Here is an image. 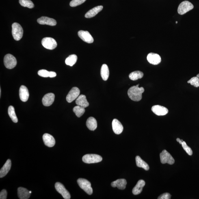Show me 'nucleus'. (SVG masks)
Wrapping results in <instances>:
<instances>
[{
    "label": "nucleus",
    "instance_id": "nucleus-1",
    "mask_svg": "<svg viewBox=\"0 0 199 199\" xmlns=\"http://www.w3.org/2000/svg\"><path fill=\"white\" fill-rule=\"evenodd\" d=\"M139 84L130 87L128 89V94L129 97L132 100L139 101L142 99V94L144 92V87H139Z\"/></svg>",
    "mask_w": 199,
    "mask_h": 199
},
{
    "label": "nucleus",
    "instance_id": "nucleus-2",
    "mask_svg": "<svg viewBox=\"0 0 199 199\" xmlns=\"http://www.w3.org/2000/svg\"><path fill=\"white\" fill-rule=\"evenodd\" d=\"M23 29L21 25L17 23H13L12 25V34L14 39L19 41L23 36Z\"/></svg>",
    "mask_w": 199,
    "mask_h": 199
},
{
    "label": "nucleus",
    "instance_id": "nucleus-3",
    "mask_svg": "<svg viewBox=\"0 0 199 199\" xmlns=\"http://www.w3.org/2000/svg\"><path fill=\"white\" fill-rule=\"evenodd\" d=\"M79 187L89 195H92L93 189L91 183L88 180L84 178H79L77 180Z\"/></svg>",
    "mask_w": 199,
    "mask_h": 199
},
{
    "label": "nucleus",
    "instance_id": "nucleus-4",
    "mask_svg": "<svg viewBox=\"0 0 199 199\" xmlns=\"http://www.w3.org/2000/svg\"><path fill=\"white\" fill-rule=\"evenodd\" d=\"M194 5L189 1H184L180 4L178 7L177 12L180 15H183L192 10Z\"/></svg>",
    "mask_w": 199,
    "mask_h": 199
},
{
    "label": "nucleus",
    "instance_id": "nucleus-5",
    "mask_svg": "<svg viewBox=\"0 0 199 199\" xmlns=\"http://www.w3.org/2000/svg\"><path fill=\"white\" fill-rule=\"evenodd\" d=\"M4 64L7 68L12 69L16 66V59L13 55L10 54H7L4 58Z\"/></svg>",
    "mask_w": 199,
    "mask_h": 199
},
{
    "label": "nucleus",
    "instance_id": "nucleus-6",
    "mask_svg": "<svg viewBox=\"0 0 199 199\" xmlns=\"http://www.w3.org/2000/svg\"><path fill=\"white\" fill-rule=\"evenodd\" d=\"M101 156L96 154H87L83 156L82 161L84 162L90 164L100 162L102 161Z\"/></svg>",
    "mask_w": 199,
    "mask_h": 199
},
{
    "label": "nucleus",
    "instance_id": "nucleus-7",
    "mask_svg": "<svg viewBox=\"0 0 199 199\" xmlns=\"http://www.w3.org/2000/svg\"><path fill=\"white\" fill-rule=\"evenodd\" d=\"M160 156L161 163H168L169 165H172L174 163L175 161L173 158L170 153L165 150H163L160 153Z\"/></svg>",
    "mask_w": 199,
    "mask_h": 199
},
{
    "label": "nucleus",
    "instance_id": "nucleus-8",
    "mask_svg": "<svg viewBox=\"0 0 199 199\" xmlns=\"http://www.w3.org/2000/svg\"><path fill=\"white\" fill-rule=\"evenodd\" d=\"M42 43L44 48L50 50L54 49L57 46L56 41L51 38H44L42 40Z\"/></svg>",
    "mask_w": 199,
    "mask_h": 199
},
{
    "label": "nucleus",
    "instance_id": "nucleus-9",
    "mask_svg": "<svg viewBox=\"0 0 199 199\" xmlns=\"http://www.w3.org/2000/svg\"><path fill=\"white\" fill-rule=\"evenodd\" d=\"M80 94V90L77 87H73L66 96V101L68 103H71L74 100L77 99L79 96Z\"/></svg>",
    "mask_w": 199,
    "mask_h": 199
},
{
    "label": "nucleus",
    "instance_id": "nucleus-10",
    "mask_svg": "<svg viewBox=\"0 0 199 199\" xmlns=\"http://www.w3.org/2000/svg\"><path fill=\"white\" fill-rule=\"evenodd\" d=\"M55 188L58 192L62 195L64 199H70V198L69 192L66 190L62 184L59 182H57L55 184Z\"/></svg>",
    "mask_w": 199,
    "mask_h": 199
},
{
    "label": "nucleus",
    "instance_id": "nucleus-11",
    "mask_svg": "<svg viewBox=\"0 0 199 199\" xmlns=\"http://www.w3.org/2000/svg\"><path fill=\"white\" fill-rule=\"evenodd\" d=\"M78 35L82 40L87 43H92L94 39L88 31L80 30L78 32Z\"/></svg>",
    "mask_w": 199,
    "mask_h": 199
},
{
    "label": "nucleus",
    "instance_id": "nucleus-12",
    "mask_svg": "<svg viewBox=\"0 0 199 199\" xmlns=\"http://www.w3.org/2000/svg\"><path fill=\"white\" fill-rule=\"evenodd\" d=\"M152 111L157 116H163L166 115L169 112L166 107L160 105H155L152 107Z\"/></svg>",
    "mask_w": 199,
    "mask_h": 199
},
{
    "label": "nucleus",
    "instance_id": "nucleus-13",
    "mask_svg": "<svg viewBox=\"0 0 199 199\" xmlns=\"http://www.w3.org/2000/svg\"><path fill=\"white\" fill-rule=\"evenodd\" d=\"M147 59L150 64L153 65L159 64L161 62V56L157 54L152 53L148 54Z\"/></svg>",
    "mask_w": 199,
    "mask_h": 199
},
{
    "label": "nucleus",
    "instance_id": "nucleus-14",
    "mask_svg": "<svg viewBox=\"0 0 199 199\" xmlns=\"http://www.w3.org/2000/svg\"><path fill=\"white\" fill-rule=\"evenodd\" d=\"M55 98V95L53 93H49L46 94L42 99L43 105L45 106H50L54 101Z\"/></svg>",
    "mask_w": 199,
    "mask_h": 199
},
{
    "label": "nucleus",
    "instance_id": "nucleus-15",
    "mask_svg": "<svg viewBox=\"0 0 199 199\" xmlns=\"http://www.w3.org/2000/svg\"><path fill=\"white\" fill-rule=\"evenodd\" d=\"M38 22L40 25H46L50 26H55L57 25V22L55 19L47 17L42 16L38 18Z\"/></svg>",
    "mask_w": 199,
    "mask_h": 199
},
{
    "label": "nucleus",
    "instance_id": "nucleus-16",
    "mask_svg": "<svg viewBox=\"0 0 199 199\" xmlns=\"http://www.w3.org/2000/svg\"><path fill=\"white\" fill-rule=\"evenodd\" d=\"M45 145L49 147H52L55 145V141L53 136L48 133H45L42 137Z\"/></svg>",
    "mask_w": 199,
    "mask_h": 199
},
{
    "label": "nucleus",
    "instance_id": "nucleus-17",
    "mask_svg": "<svg viewBox=\"0 0 199 199\" xmlns=\"http://www.w3.org/2000/svg\"><path fill=\"white\" fill-rule=\"evenodd\" d=\"M29 90L25 86L22 85L19 89V97L21 101L24 102L27 101L29 99Z\"/></svg>",
    "mask_w": 199,
    "mask_h": 199
},
{
    "label": "nucleus",
    "instance_id": "nucleus-18",
    "mask_svg": "<svg viewBox=\"0 0 199 199\" xmlns=\"http://www.w3.org/2000/svg\"><path fill=\"white\" fill-rule=\"evenodd\" d=\"M112 128L113 131L116 134L119 135L123 131V126L118 120L114 119L112 122Z\"/></svg>",
    "mask_w": 199,
    "mask_h": 199
},
{
    "label": "nucleus",
    "instance_id": "nucleus-19",
    "mask_svg": "<svg viewBox=\"0 0 199 199\" xmlns=\"http://www.w3.org/2000/svg\"><path fill=\"white\" fill-rule=\"evenodd\" d=\"M103 7L102 6H98L94 7V8L89 10L88 12L86 13V14L85 15V17L86 18L94 17L102 10Z\"/></svg>",
    "mask_w": 199,
    "mask_h": 199
},
{
    "label": "nucleus",
    "instance_id": "nucleus-20",
    "mask_svg": "<svg viewBox=\"0 0 199 199\" xmlns=\"http://www.w3.org/2000/svg\"><path fill=\"white\" fill-rule=\"evenodd\" d=\"M11 167V161L10 159H8L0 170V177L3 178L6 176L10 170Z\"/></svg>",
    "mask_w": 199,
    "mask_h": 199
},
{
    "label": "nucleus",
    "instance_id": "nucleus-21",
    "mask_svg": "<svg viewBox=\"0 0 199 199\" xmlns=\"http://www.w3.org/2000/svg\"><path fill=\"white\" fill-rule=\"evenodd\" d=\"M145 185V182L142 180H139L133 188V193L134 195H137L140 194L142 192L143 187Z\"/></svg>",
    "mask_w": 199,
    "mask_h": 199
},
{
    "label": "nucleus",
    "instance_id": "nucleus-22",
    "mask_svg": "<svg viewBox=\"0 0 199 199\" xmlns=\"http://www.w3.org/2000/svg\"><path fill=\"white\" fill-rule=\"evenodd\" d=\"M126 184L127 182L125 179H120L113 182L111 185L113 187H117L118 189L123 190L125 189Z\"/></svg>",
    "mask_w": 199,
    "mask_h": 199
},
{
    "label": "nucleus",
    "instance_id": "nucleus-23",
    "mask_svg": "<svg viewBox=\"0 0 199 199\" xmlns=\"http://www.w3.org/2000/svg\"><path fill=\"white\" fill-rule=\"evenodd\" d=\"M76 103L77 105L81 106L85 108L88 107L89 105L88 102L87 101L86 96L83 94L79 96L76 99Z\"/></svg>",
    "mask_w": 199,
    "mask_h": 199
},
{
    "label": "nucleus",
    "instance_id": "nucleus-24",
    "mask_svg": "<svg viewBox=\"0 0 199 199\" xmlns=\"http://www.w3.org/2000/svg\"><path fill=\"white\" fill-rule=\"evenodd\" d=\"M18 197L20 199H29L30 196V191L24 188H18Z\"/></svg>",
    "mask_w": 199,
    "mask_h": 199
},
{
    "label": "nucleus",
    "instance_id": "nucleus-25",
    "mask_svg": "<svg viewBox=\"0 0 199 199\" xmlns=\"http://www.w3.org/2000/svg\"><path fill=\"white\" fill-rule=\"evenodd\" d=\"M86 124L87 127L91 131H94L97 128V122L96 119L93 117L88 118Z\"/></svg>",
    "mask_w": 199,
    "mask_h": 199
},
{
    "label": "nucleus",
    "instance_id": "nucleus-26",
    "mask_svg": "<svg viewBox=\"0 0 199 199\" xmlns=\"http://www.w3.org/2000/svg\"><path fill=\"white\" fill-rule=\"evenodd\" d=\"M101 77L104 81H106L108 79L109 76V70L108 66L106 64L102 65L100 71Z\"/></svg>",
    "mask_w": 199,
    "mask_h": 199
},
{
    "label": "nucleus",
    "instance_id": "nucleus-27",
    "mask_svg": "<svg viewBox=\"0 0 199 199\" xmlns=\"http://www.w3.org/2000/svg\"><path fill=\"white\" fill-rule=\"evenodd\" d=\"M135 159L136 162V164L137 167L144 169L146 171L149 170V167L148 164L146 162L143 161L139 156H137L135 158Z\"/></svg>",
    "mask_w": 199,
    "mask_h": 199
},
{
    "label": "nucleus",
    "instance_id": "nucleus-28",
    "mask_svg": "<svg viewBox=\"0 0 199 199\" xmlns=\"http://www.w3.org/2000/svg\"><path fill=\"white\" fill-rule=\"evenodd\" d=\"M78 57L75 54H72L69 56L66 59L65 62L67 66H72L77 62Z\"/></svg>",
    "mask_w": 199,
    "mask_h": 199
},
{
    "label": "nucleus",
    "instance_id": "nucleus-29",
    "mask_svg": "<svg viewBox=\"0 0 199 199\" xmlns=\"http://www.w3.org/2000/svg\"><path fill=\"white\" fill-rule=\"evenodd\" d=\"M144 73L140 71H135L132 72L129 75V79L132 81H136L139 79H141L144 77Z\"/></svg>",
    "mask_w": 199,
    "mask_h": 199
},
{
    "label": "nucleus",
    "instance_id": "nucleus-30",
    "mask_svg": "<svg viewBox=\"0 0 199 199\" xmlns=\"http://www.w3.org/2000/svg\"><path fill=\"white\" fill-rule=\"evenodd\" d=\"M8 112L9 116L13 121L14 123L18 122V118L15 112L14 107L12 105L10 106L9 107Z\"/></svg>",
    "mask_w": 199,
    "mask_h": 199
},
{
    "label": "nucleus",
    "instance_id": "nucleus-31",
    "mask_svg": "<svg viewBox=\"0 0 199 199\" xmlns=\"http://www.w3.org/2000/svg\"><path fill=\"white\" fill-rule=\"evenodd\" d=\"M73 111L78 117H80L84 114L85 111V108L78 105L74 107Z\"/></svg>",
    "mask_w": 199,
    "mask_h": 199
},
{
    "label": "nucleus",
    "instance_id": "nucleus-32",
    "mask_svg": "<svg viewBox=\"0 0 199 199\" xmlns=\"http://www.w3.org/2000/svg\"><path fill=\"white\" fill-rule=\"evenodd\" d=\"M19 2L22 6L30 9H32L34 6V3L30 0H19Z\"/></svg>",
    "mask_w": 199,
    "mask_h": 199
},
{
    "label": "nucleus",
    "instance_id": "nucleus-33",
    "mask_svg": "<svg viewBox=\"0 0 199 199\" xmlns=\"http://www.w3.org/2000/svg\"><path fill=\"white\" fill-rule=\"evenodd\" d=\"M187 83H190L195 87H199V78L197 77H193L188 81Z\"/></svg>",
    "mask_w": 199,
    "mask_h": 199
},
{
    "label": "nucleus",
    "instance_id": "nucleus-34",
    "mask_svg": "<svg viewBox=\"0 0 199 199\" xmlns=\"http://www.w3.org/2000/svg\"><path fill=\"white\" fill-rule=\"evenodd\" d=\"M181 145L182 147L185 150V151L187 152V153L189 155L191 156L193 155V152L192 149L189 147L187 146L186 143L185 141H183L182 142Z\"/></svg>",
    "mask_w": 199,
    "mask_h": 199
},
{
    "label": "nucleus",
    "instance_id": "nucleus-35",
    "mask_svg": "<svg viewBox=\"0 0 199 199\" xmlns=\"http://www.w3.org/2000/svg\"><path fill=\"white\" fill-rule=\"evenodd\" d=\"M86 1V0H72L70 2V5L72 7L77 6L84 3Z\"/></svg>",
    "mask_w": 199,
    "mask_h": 199
},
{
    "label": "nucleus",
    "instance_id": "nucleus-36",
    "mask_svg": "<svg viewBox=\"0 0 199 199\" xmlns=\"http://www.w3.org/2000/svg\"><path fill=\"white\" fill-rule=\"evenodd\" d=\"M38 74L41 77L44 78L50 77V71H48L46 70H39Z\"/></svg>",
    "mask_w": 199,
    "mask_h": 199
},
{
    "label": "nucleus",
    "instance_id": "nucleus-37",
    "mask_svg": "<svg viewBox=\"0 0 199 199\" xmlns=\"http://www.w3.org/2000/svg\"><path fill=\"white\" fill-rule=\"evenodd\" d=\"M171 195L169 193H165L161 194L158 197V199H170L171 198Z\"/></svg>",
    "mask_w": 199,
    "mask_h": 199
},
{
    "label": "nucleus",
    "instance_id": "nucleus-38",
    "mask_svg": "<svg viewBox=\"0 0 199 199\" xmlns=\"http://www.w3.org/2000/svg\"><path fill=\"white\" fill-rule=\"evenodd\" d=\"M7 192L5 189H3L0 193V199H6L7 198Z\"/></svg>",
    "mask_w": 199,
    "mask_h": 199
},
{
    "label": "nucleus",
    "instance_id": "nucleus-39",
    "mask_svg": "<svg viewBox=\"0 0 199 199\" xmlns=\"http://www.w3.org/2000/svg\"><path fill=\"white\" fill-rule=\"evenodd\" d=\"M176 141H177L181 145L182 142H183V140L182 139H180V138H177L176 139Z\"/></svg>",
    "mask_w": 199,
    "mask_h": 199
},
{
    "label": "nucleus",
    "instance_id": "nucleus-40",
    "mask_svg": "<svg viewBox=\"0 0 199 199\" xmlns=\"http://www.w3.org/2000/svg\"><path fill=\"white\" fill-rule=\"evenodd\" d=\"M1 89H0V95H1Z\"/></svg>",
    "mask_w": 199,
    "mask_h": 199
},
{
    "label": "nucleus",
    "instance_id": "nucleus-41",
    "mask_svg": "<svg viewBox=\"0 0 199 199\" xmlns=\"http://www.w3.org/2000/svg\"><path fill=\"white\" fill-rule=\"evenodd\" d=\"M197 77H198L199 78V74H198V75H197Z\"/></svg>",
    "mask_w": 199,
    "mask_h": 199
},
{
    "label": "nucleus",
    "instance_id": "nucleus-42",
    "mask_svg": "<svg viewBox=\"0 0 199 199\" xmlns=\"http://www.w3.org/2000/svg\"><path fill=\"white\" fill-rule=\"evenodd\" d=\"M30 194H31V191H30Z\"/></svg>",
    "mask_w": 199,
    "mask_h": 199
},
{
    "label": "nucleus",
    "instance_id": "nucleus-43",
    "mask_svg": "<svg viewBox=\"0 0 199 199\" xmlns=\"http://www.w3.org/2000/svg\"><path fill=\"white\" fill-rule=\"evenodd\" d=\"M177 23H178V22H176V23L177 24Z\"/></svg>",
    "mask_w": 199,
    "mask_h": 199
}]
</instances>
